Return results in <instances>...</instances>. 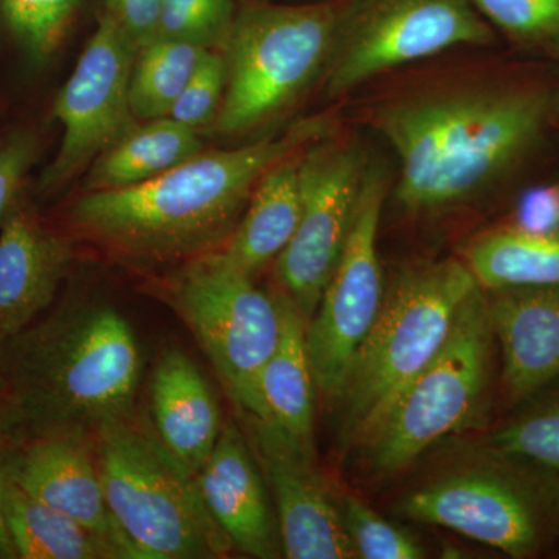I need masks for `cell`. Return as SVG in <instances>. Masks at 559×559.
I'll return each instance as SVG.
<instances>
[{
	"instance_id": "cell-1",
	"label": "cell",
	"mask_w": 559,
	"mask_h": 559,
	"mask_svg": "<svg viewBox=\"0 0 559 559\" xmlns=\"http://www.w3.org/2000/svg\"><path fill=\"white\" fill-rule=\"evenodd\" d=\"M358 119L396 154L407 213L513 198L559 154V69L532 57L439 70L374 95Z\"/></svg>"
},
{
	"instance_id": "cell-2",
	"label": "cell",
	"mask_w": 559,
	"mask_h": 559,
	"mask_svg": "<svg viewBox=\"0 0 559 559\" xmlns=\"http://www.w3.org/2000/svg\"><path fill=\"white\" fill-rule=\"evenodd\" d=\"M334 131L326 116L234 150L210 151L124 189L86 191L73 224L92 240L140 260L204 255L229 240L270 168Z\"/></svg>"
},
{
	"instance_id": "cell-3",
	"label": "cell",
	"mask_w": 559,
	"mask_h": 559,
	"mask_svg": "<svg viewBox=\"0 0 559 559\" xmlns=\"http://www.w3.org/2000/svg\"><path fill=\"white\" fill-rule=\"evenodd\" d=\"M7 399L21 429H97L130 417L142 360L134 331L109 305L58 312L2 341Z\"/></svg>"
},
{
	"instance_id": "cell-4",
	"label": "cell",
	"mask_w": 559,
	"mask_h": 559,
	"mask_svg": "<svg viewBox=\"0 0 559 559\" xmlns=\"http://www.w3.org/2000/svg\"><path fill=\"white\" fill-rule=\"evenodd\" d=\"M477 288L468 266L455 259L411 264L393 278L340 396L345 440L362 447L380 428Z\"/></svg>"
},
{
	"instance_id": "cell-5",
	"label": "cell",
	"mask_w": 559,
	"mask_h": 559,
	"mask_svg": "<svg viewBox=\"0 0 559 559\" xmlns=\"http://www.w3.org/2000/svg\"><path fill=\"white\" fill-rule=\"evenodd\" d=\"M345 5L347 0L242 5L221 49L227 84L213 131L242 135L259 130L322 81Z\"/></svg>"
},
{
	"instance_id": "cell-6",
	"label": "cell",
	"mask_w": 559,
	"mask_h": 559,
	"mask_svg": "<svg viewBox=\"0 0 559 559\" xmlns=\"http://www.w3.org/2000/svg\"><path fill=\"white\" fill-rule=\"evenodd\" d=\"M106 502L139 559L223 558L234 544L210 514L197 477L130 417L97 429Z\"/></svg>"
},
{
	"instance_id": "cell-7",
	"label": "cell",
	"mask_w": 559,
	"mask_h": 559,
	"mask_svg": "<svg viewBox=\"0 0 559 559\" xmlns=\"http://www.w3.org/2000/svg\"><path fill=\"white\" fill-rule=\"evenodd\" d=\"M492 342L487 296L479 286L463 301L437 355L362 444L371 469L400 473L473 417L491 373Z\"/></svg>"
},
{
	"instance_id": "cell-8",
	"label": "cell",
	"mask_w": 559,
	"mask_h": 559,
	"mask_svg": "<svg viewBox=\"0 0 559 559\" xmlns=\"http://www.w3.org/2000/svg\"><path fill=\"white\" fill-rule=\"evenodd\" d=\"M171 296L231 401L241 414L261 417L260 378L280 337L275 293L213 250L191 261Z\"/></svg>"
},
{
	"instance_id": "cell-9",
	"label": "cell",
	"mask_w": 559,
	"mask_h": 559,
	"mask_svg": "<svg viewBox=\"0 0 559 559\" xmlns=\"http://www.w3.org/2000/svg\"><path fill=\"white\" fill-rule=\"evenodd\" d=\"M498 39L471 0H347L323 91L344 97L404 66Z\"/></svg>"
},
{
	"instance_id": "cell-10",
	"label": "cell",
	"mask_w": 559,
	"mask_h": 559,
	"mask_svg": "<svg viewBox=\"0 0 559 559\" xmlns=\"http://www.w3.org/2000/svg\"><path fill=\"white\" fill-rule=\"evenodd\" d=\"M390 187L384 165L369 162L355 218L336 267L307 326V348L320 392L340 400L345 381L384 300L378 230Z\"/></svg>"
},
{
	"instance_id": "cell-11",
	"label": "cell",
	"mask_w": 559,
	"mask_h": 559,
	"mask_svg": "<svg viewBox=\"0 0 559 559\" xmlns=\"http://www.w3.org/2000/svg\"><path fill=\"white\" fill-rule=\"evenodd\" d=\"M500 460L502 465L450 474L419 488L401 500V513L450 528L511 558L536 557L549 532L554 492L533 480L528 463L506 455Z\"/></svg>"
},
{
	"instance_id": "cell-12",
	"label": "cell",
	"mask_w": 559,
	"mask_h": 559,
	"mask_svg": "<svg viewBox=\"0 0 559 559\" xmlns=\"http://www.w3.org/2000/svg\"><path fill=\"white\" fill-rule=\"evenodd\" d=\"M369 157L352 135H323L299 159L301 213L275 270L285 293L310 322L355 218Z\"/></svg>"
},
{
	"instance_id": "cell-13",
	"label": "cell",
	"mask_w": 559,
	"mask_h": 559,
	"mask_svg": "<svg viewBox=\"0 0 559 559\" xmlns=\"http://www.w3.org/2000/svg\"><path fill=\"white\" fill-rule=\"evenodd\" d=\"M138 51L112 17L103 14L55 103L62 140L44 173V189H58L90 170L100 154L139 123L130 102Z\"/></svg>"
},
{
	"instance_id": "cell-14",
	"label": "cell",
	"mask_w": 559,
	"mask_h": 559,
	"mask_svg": "<svg viewBox=\"0 0 559 559\" xmlns=\"http://www.w3.org/2000/svg\"><path fill=\"white\" fill-rule=\"evenodd\" d=\"M248 441L271 487L283 557L356 558L355 547L314 463V448L300 443L266 419L241 414Z\"/></svg>"
},
{
	"instance_id": "cell-15",
	"label": "cell",
	"mask_w": 559,
	"mask_h": 559,
	"mask_svg": "<svg viewBox=\"0 0 559 559\" xmlns=\"http://www.w3.org/2000/svg\"><path fill=\"white\" fill-rule=\"evenodd\" d=\"M10 477L28 495L116 544L128 559H139L138 551L114 521L97 460L80 430L35 436L24 450L11 452Z\"/></svg>"
},
{
	"instance_id": "cell-16",
	"label": "cell",
	"mask_w": 559,
	"mask_h": 559,
	"mask_svg": "<svg viewBox=\"0 0 559 559\" xmlns=\"http://www.w3.org/2000/svg\"><path fill=\"white\" fill-rule=\"evenodd\" d=\"M197 481L210 514L234 547L253 558L283 557L277 513L263 471L248 437L234 421L221 429Z\"/></svg>"
},
{
	"instance_id": "cell-17",
	"label": "cell",
	"mask_w": 559,
	"mask_h": 559,
	"mask_svg": "<svg viewBox=\"0 0 559 559\" xmlns=\"http://www.w3.org/2000/svg\"><path fill=\"white\" fill-rule=\"evenodd\" d=\"M485 296L509 399H530L558 381L559 286L491 289Z\"/></svg>"
},
{
	"instance_id": "cell-18",
	"label": "cell",
	"mask_w": 559,
	"mask_h": 559,
	"mask_svg": "<svg viewBox=\"0 0 559 559\" xmlns=\"http://www.w3.org/2000/svg\"><path fill=\"white\" fill-rule=\"evenodd\" d=\"M72 249L17 201L0 224V341L16 336L50 307Z\"/></svg>"
},
{
	"instance_id": "cell-19",
	"label": "cell",
	"mask_w": 559,
	"mask_h": 559,
	"mask_svg": "<svg viewBox=\"0 0 559 559\" xmlns=\"http://www.w3.org/2000/svg\"><path fill=\"white\" fill-rule=\"evenodd\" d=\"M151 407L162 447L197 477L223 428L215 395L186 353L168 349L162 355L151 382Z\"/></svg>"
},
{
	"instance_id": "cell-20",
	"label": "cell",
	"mask_w": 559,
	"mask_h": 559,
	"mask_svg": "<svg viewBox=\"0 0 559 559\" xmlns=\"http://www.w3.org/2000/svg\"><path fill=\"white\" fill-rule=\"evenodd\" d=\"M300 153L280 160L261 176L237 227L221 250L246 274L253 275L277 260L296 234L301 213Z\"/></svg>"
},
{
	"instance_id": "cell-21",
	"label": "cell",
	"mask_w": 559,
	"mask_h": 559,
	"mask_svg": "<svg viewBox=\"0 0 559 559\" xmlns=\"http://www.w3.org/2000/svg\"><path fill=\"white\" fill-rule=\"evenodd\" d=\"M277 347L260 378L261 417L274 423L300 443L312 447L314 374L307 348L308 320L297 305L278 290Z\"/></svg>"
},
{
	"instance_id": "cell-22",
	"label": "cell",
	"mask_w": 559,
	"mask_h": 559,
	"mask_svg": "<svg viewBox=\"0 0 559 559\" xmlns=\"http://www.w3.org/2000/svg\"><path fill=\"white\" fill-rule=\"evenodd\" d=\"M204 143L198 130L164 117L135 124L100 154L87 170L84 189H124L171 170L200 154Z\"/></svg>"
},
{
	"instance_id": "cell-23",
	"label": "cell",
	"mask_w": 559,
	"mask_h": 559,
	"mask_svg": "<svg viewBox=\"0 0 559 559\" xmlns=\"http://www.w3.org/2000/svg\"><path fill=\"white\" fill-rule=\"evenodd\" d=\"M3 509L17 559H128L116 544L7 480Z\"/></svg>"
},
{
	"instance_id": "cell-24",
	"label": "cell",
	"mask_w": 559,
	"mask_h": 559,
	"mask_svg": "<svg viewBox=\"0 0 559 559\" xmlns=\"http://www.w3.org/2000/svg\"><path fill=\"white\" fill-rule=\"evenodd\" d=\"M463 263L485 290L559 286V234H530L502 224L477 235Z\"/></svg>"
},
{
	"instance_id": "cell-25",
	"label": "cell",
	"mask_w": 559,
	"mask_h": 559,
	"mask_svg": "<svg viewBox=\"0 0 559 559\" xmlns=\"http://www.w3.org/2000/svg\"><path fill=\"white\" fill-rule=\"evenodd\" d=\"M205 47L187 40H151L135 55L130 102L138 121L164 119L186 90Z\"/></svg>"
},
{
	"instance_id": "cell-26",
	"label": "cell",
	"mask_w": 559,
	"mask_h": 559,
	"mask_svg": "<svg viewBox=\"0 0 559 559\" xmlns=\"http://www.w3.org/2000/svg\"><path fill=\"white\" fill-rule=\"evenodd\" d=\"M514 49L539 57L559 39V0H471Z\"/></svg>"
},
{
	"instance_id": "cell-27",
	"label": "cell",
	"mask_w": 559,
	"mask_h": 559,
	"mask_svg": "<svg viewBox=\"0 0 559 559\" xmlns=\"http://www.w3.org/2000/svg\"><path fill=\"white\" fill-rule=\"evenodd\" d=\"M496 454L536 468L559 471V393L533 407L492 437Z\"/></svg>"
},
{
	"instance_id": "cell-28",
	"label": "cell",
	"mask_w": 559,
	"mask_h": 559,
	"mask_svg": "<svg viewBox=\"0 0 559 559\" xmlns=\"http://www.w3.org/2000/svg\"><path fill=\"white\" fill-rule=\"evenodd\" d=\"M235 14V0H162L157 38L221 50Z\"/></svg>"
},
{
	"instance_id": "cell-29",
	"label": "cell",
	"mask_w": 559,
	"mask_h": 559,
	"mask_svg": "<svg viewBox=\"0 0 559 559\" xmlns=\"http://www.w3.org/2000/svg\"><path fill=\"white\" fill-rule=\"evenodd\" d=\"M80 0H2L3 17L38 60L49 58L68 35Z\"/></svg>"
},
{
	"instance_id": "cell-30",
	"label": "cell",
	"mask_w": 559,
	"mask_h": 559,
	"mask_svg": "<svg viewBox=\"0 0 559 559\" xmlns=\"http://www.w3.org/2000/svg\"><path fill=\"white\" fill-rule=\"evenodd\" d=\"M340 513L356 558L364 559H419L425 549L417 539L374 513L355 496H344Z\"/></svg>"
},
{
	"instance_id": "cell-31",
	"label": "cell",
	"mask_w": 559,
	"mask_h": 559,
	"mask_svg": "<svg viewBox=\"0 0 559 559\" xmlns=\"http://www.w3.org/2000/svg\"><path fill=\"white\" fill-rule=\"evenodd\" d=\"M226 84L227 62L223 51H205L168 117L193 130L213 124L223 103Z\"/></svg>"
},
{
	"instance_id": "cell-32",
	"label": "cell",
	"mask_w": 559,
	"mask_h": 559,
	"mask_svg": "<svg viewBox=\"0 0 559 559\" xmlns=\"http://www.w3.org/2000/svg\"><path fill=\"white\" fill-rule=\"evenodd\" d=\"M506 226L530 234H559V175L536 179L513 198Z\"/></svg>"
},
{
	"instance_id": "cell-33",
	"label": "cell",
	"mask_w": 559,
	"mask_h": 559,
	"mask_svg": "<svg viewBox=\"0 0 559 559\" xmlns=\"http://www.w3.org/2000/svg\"><path fill=\"white\" fill-rule=\"evenodd\" d=\"M36 140L16 134L0 145V224L17 201L22 182L35 159Z\"/></svg>"
},
{
	"instance_id": "cell-34",
	"label": "cell",
	"mask_w": 559,
	"mask_h": 559,
	"mask_svg": "<svg viewBox=\"0 0 559 559\" xmlns=\"http://www.w3.org/2000/svg\"><path fill=\"white\" fill-rule=\"evenodd\" d=\"M10 455L11 452L0 457V559H17L9 524H7L5 509H3V491L10 477Z\"/></svg>"
},
{
	"instance_id": "cell-35",
	"label": "cell",
	"mask_w": 559,
	"mask_h": 559,
	"mask_svg": "<svg viewBox=\"0 0 559 559\" xmlns=\"http://www.w3.org/2000/svg\"><path fill=\"white\" fill-rule=\"evenodd\" d=\"M21 425L7 396L0 399V457L10 454V443L20 432Z\"/></svg>"
},
{
	"instance_id": "cell-36",
	"label": "cell",
	"mask_w": 559,
	"mask_h": 559,
	"mask_svg": "<svg viewBox=\"0 0 559 559\" xmlns=\"http://www.w3.org/2000/svg\"><path fill=\"white\" fill-rule=\"evenodd\" d=\"M539 57L547 58V60L554 62V64L559 69V39L554 40V43L549 44L546 49L540 51Z\"/></svg>"
},
{
	"instance_id": "cell-37",
	"label": "cell",
	"mask_w": 559,
	"mask_h": 559,
	"mask_svg": "<svg viewBox=\"0 0 559 559\" xmlns=\"http://www.w3.org/2000/svg\"><path fill=\"white\" fill-rule=\"evenodd\" d=\"M0 348H2V341H0ZM2 396H7V381L5 377H3L2 362H0V399Z\"/></svg>"
}]
</instances>
